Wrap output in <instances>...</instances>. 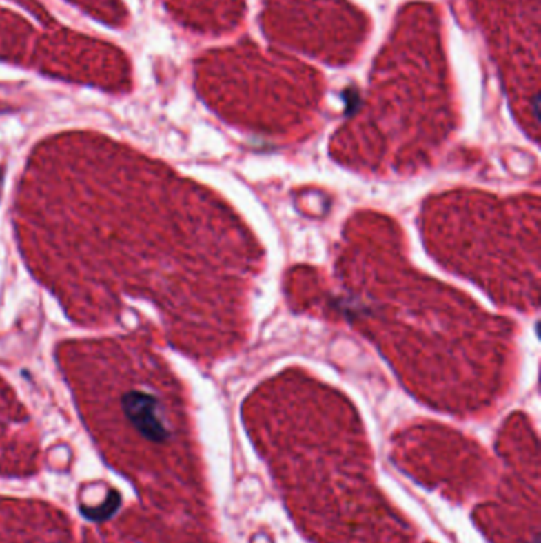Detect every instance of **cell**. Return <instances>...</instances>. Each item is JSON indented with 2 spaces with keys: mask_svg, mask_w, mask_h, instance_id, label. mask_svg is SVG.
<instances>
[{
  "mask_svg": "<svg viewBox=\"0 0 541 543\" xmlns=\"http://www.w3.org/2000/svg\"><path fill=\"white\" fill-rule=\"evenodd\" d=\"M121 505V495L118 491H110L107 500L99 507H81V513L92 521H103L116 513Z\"/></svg>",
  "mask_w": 541,
  "mask_h": 543,
  "instance_id": "7a4b0ae2",
  "label": "cell"
},
{
  "mask_svg": "<svg viewBox=\"0 0 541 543\" xmlns=\"http://www.w3.org/2000/svg\"><path fill=\"white\" fill-rule=\"evenodd\" d=\"M123 409L136 431L148 440L164 442L169 436L159 413V404L152 396L129 393L123 400Z\"/></svg>",
  "mask_w": 541,
  "mask_h": 543,
  "instance_id": "6da1fadb",
  "label": "cell"
}]
</instances>
